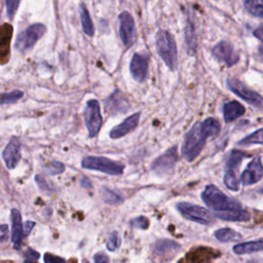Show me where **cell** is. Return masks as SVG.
<instances>
[{
	"label": "cell",
	"instance_id": "1",
	"mask_svg": "<svg viewBox=\"0 0 263 263\" xmlns=\"http://www.w3.org/2000/svg\"><path fill=\"white\" fill-rule=\"evenodd\" d=\"M221 124L218 119L208 117L203 121H196L185 136L182 145V156L192 162L202 151L206 140L210 137H215L220 133Z\"/></svg>",
	"mask_w": 263,
	"mask_h": 263
},
{
	"label": "cell",
	"instance_id": "2",
	"mask_svg": "<svg viewBox=\"0 0 263 263\" xmlns=\"http://www.w3.org/2000/svg\"><path fill=\"white\" fill-rule=\"evenodd\" d=\"M201 199L205 205L213 210L215 213L242 209L241 203L237 199L228 196L220 188L213 184L205 186V188L202 190Z\"/></svg>",
	"mask_w": 263,
	"mask_h": 263
},
{
	"label": "cell",
	"instance_id": "3",
	"mask_svg": "<svg viewBox=\"0 0 263 263\" xmlns=\"http://www.w3.org/2000/svg\"><path fill=\"white\" fill-rule=\"evenodd\" d=\"M155 45L159 57L168 69L172 71L177 70L178 50L174 36L165 30H158L155 36Z\"/></svg>",
	"mask_w": 263,
	"mask_h": 263
},
{
	"label": "cell",
	"instance_id": "4",
	"mask_svg": "<svg viewBox=\"0 0 263 263\" xmlns=\"http://www.w3.org/2000/svg\"><path fill=\"white\" fill-rule=\"evenodd\" d=\"M178 212L187 220L201 224L212 225L216 222V216L208 209L187 201H180L176 204Z\"/></svg>",
	"mask_w": 263,
	"mask_h": 263
},
{
	"label": "cell",
	"instance_id": "5",
	"mask_svg": "<svg viewBox=\"0 0 263 263\" xmlns=\"http://www.w3.org/2000/svg\"><path fill=\"white\" fill-rule=\"evenodd\" d=\"M249 154H247L243 151L233 149L226 161L225 165V172L223 177V183L226 186L227 189L231 191H238L239 190V180L237 178V171L239 165L241 164V161L243 158L248 157Z\"/></svg>",
	"mask_w": 263,
	"mask_h": 263
},
{
	"label": "cell",
	"instance_id": "6",
	"mask_svg": "<svg viewBox=\"0 0 263 263\" xmlns=\"http://www.w3.org/2000/svg\"><path fill=\"white\" fill-rule=\"evenodd\" d=\"M82 166L86 170L99 171L111 176H118L123 173L124 165L104 156H86L82 159Z\"/></svg>",
	"mask_w": 263,
	"mask_h": 263
},
{
	"label": "cell",
	"instance_id": "7",
	"mask_svg": "<svg viewBox=\"0 0 263 263\" xmlns=\"http://www.w3.org/2000/svg\"><path fill=\"white\" fill-rule=\"evenodd\" d=\"M46 27L40 23L29 26L26 30L17 35L14 47L23 52L31 49L36 44V42L44 35Z\"/></svg>",
	"mask_w": 263,
	"mask_h": 263
},
{
	"label": "cell",
	"instance_id": "8",
	"mask_svg": "<svg viewBox=\"0 0 263 263\" xmlns=\"http://www.w3.org/2000/svg\"><path fill=\"white\" fill-rule=\"evenodd\" d=\"M227 86L233 93H235L241 100L246 101L247 103H249L250 105H252L256 108L263 109V98H262V96L259 95L257 91L248 87L239 79L228 78L227 79Z\"/></svg>",
	"mask_w": 263,
	"mask_h": 263
},
{
	"label": "cell",
	"instance_id": "9",
	"mask_svg": "<svg viewBox=\"0 0 263 263\" xmlns=\"http://www.w3.org/2000/svg\"><path fill=\"white\" fill-rule=\"evenodd\" d=\"M178 158V147L173 146L153 161L151 170L157 176H166L171 174L175 168Z\"/></svg>",
	"mask_w": 263,
	"mask_h": 263
},
{
	"label": "cell",
	"instance_id": "10",
	"mask_svg": "<svg viewBox=\"0 0 263 263\" xmlns=\"http://www.w3.org/2000/svg\"><path fill=\"white\" fill-rule=\"evenodd\" d=\"M84 121L87 127L88 136L96 137L102 126L103 118L100 109V103L97 100H89L84 109Z\"/></svg>",
	"mask_w": 263,
	"mask_h": 263
},
{
	"label": "cell",
	"instance_id": "11",
	"mask_svg": "<svg viewBox=\"0 0 263 263\" xmlns=\"http://www.w3.org/2000/svg\"><path fill=\"white\" fill-rule=\"evenodd\" d=\"M180 249L181 246L172 239H158L152 247V258L155 263H164L173 259Z\"/></svg>",
	"mask_w": 263,
	"mask_h": 263
},
{
	"label": "cell",
	"instance_id": "12",
	"mask_svg": "<svg viewBox=\"0 0 263 263\" xmlns=\"http://www.w3.org/2000/svg\"><path fill=\"white\" fill-rule=\"evenodd\" d=\"M212 55L219 63H223L227 67H232L239 61V54L235 51L233 45L226 40L219 41L212 48Z\"/></svg>",
	"mask_w": 263,
	"mask_h": 263
},
{
	"label": "cell",
	"instance_id": "13",
	"mask_svg": "<svg viewBox=\"0 0 263 263\" xmlns=\"http://www.w3.org/2000/svg\"><path fill=\"white\" fill-rule=\"evenodd\" d=\"M119 21V36L125 46L133 44L136 38V26L132 14L127 11H122L118 15Z\"/></svg>",
	"mask_w": 263,
	"mask_h": 263
},
{
	"label": "cell",
	"instance_id": "14",
	"mask_svg": "<svg viewBox=\"0 0 263 263\" xmlns=\"http://www.w3.org/2000/svg\"><path fill=\"white\" fill-rule=\"evenodd\" d=\"M148 69L149 57L146 53H134L129 64V71L133 78L138 82L145 81L148 76Z\"/></svg>",
	"mask_w": 263,
	"mask_h": 263
},
{
	"label": "cell",
	"instance_id": "15",
	"mask_svg": "<svg viewBox=\"0 0 263 263\" xmlns=\"http://www.w3.org/2000/svg\"><path fill=\"white\" fill-rule=\"evenodd\" d=\"M263 177V164L260 156L254 157L247 165L241 174V183L245 186H250L258 183Z\"/></svg>",
	"mask_w": 263,
	"mask_h": 263
},
{
	"label": "cell",
	"instance_id": "16",
	"mask_svg": "<svg viewBox=\"0 0 263 263\" xmlns=\"http://www.w3.org/2000/svg\"><path fill=\"white\" fill-rule=\"evenodd\" d=\"M2 157L6 167L9 170L14 168L18 164L22 154H21V143L16 137H12L10 139L9 143L6 145V147L3 150Z\"/></svg>",
	"mask_w": 263,
	"mask_h": 263
},
{
	"label": "cell",
	"instance_id": "17",
	"mask_svg": "<svg viewBox=\"0 0 263 263\" xmlns=\"http://www.w3.org/2000/svg\"><path fill=\"white\" fill-rule=\"evenodd\" d=\"M140 116L141 113H134L130 116H128L127 118H125L120 124L116 125L115 127H113L109 134L111 139H119L124 137L125 135L129 134L130 132H133L134 129H136V127L139 124L140 121Z\"/></svg>",
	"mask_w": 263,
	"mask_h": 263
},
{
	"label": "cell",
	"instance_id": "18",
	"mask_svg": "<svg viewBox=\"0 0 263 263\" xmlns=\"http://www.w3.org/2000/svg\"><path fill=\"white\" fill-rule=\"evenodd\" d=\"M128 108V102L119 90L114 91L105 102V110L111 114L124 113Z\"/></svg>",
	"mask_w": 263,
	"mask_h": 263
},
{
	"label": "cell",
	"instance_id": "19",
	"mask_svg": "<svg viewBox=\"0 0 263 263\" xmlns=\"http://www.w3.org/2000/svg\"><path fill=\"white\" fill-rule=\"evenodd\" d=\"M11 218V240L13 242L14 249L20 250L22 246V241L24 238V227L22 223V216L18 210L12 209L10 212Z\"/></svg>",
	"mask_w": 263,
	"mask_h": 263
},
{
	"label": "cell",
	"instance_id": "20",
	"mask_svg": "<svg viewBox=\"0 0 263 263\" xmlns=\"http://www.w3.org/2000/svg\"><path fill=\"white\" fill-rule=\"evenodd\" d=\"M185 43L187 47V53L190 57L195 55L197 51V37L195 26L191 15L187 16V22L185 26Z\"/></svg>",
	"mask_w": 263,
	"mask_h": 263
},
{
	"label": "cell",
	"instance_id": "21",
	"mask_svg": "<svg viewBox=\"0 0 263 263\" xmlns=\"http://www.w3.org/2000/svg\"><path fill=\"white\" fill-rule=\"evenodd\" d=\"M246 112V108L237 101L227 102L223 106V116L225 122H231L241 117Z\"/></svg>",
	"mask_w": 263,
	"mask_h": 263
},
{
	"label": "cell",
	"instance_id": "22",
	"mask_svg": "<svg viewBox=\"0 0 263 263\" xmlns=\"http://www.w3.org/2000/svg\"><path fill=\"white\" fill-rule=\"evenodd\" d=\"M232 250L233 253L236 255H246L263 251V238L237 243L233 246Z\"/></svg>",
	"mask_w": 263,
	"mask_h": 263
},
{
	"label": "cell",
	"instance_id": "23",
	"mask_svg": "<svg viewBox=\"0 0 263 263\" xmlns=\"http://www.w3.org/2000/svg\"><path fill=\"white\" fill-rule=\"evenodd\" d=\"M215 216L223 221H229V222H247L251 219L250 212L243 209L216 213Z\"/></svg>",
	"mask_w": 263,
	"mask_h": 263
},
{
	"label": "cell",
	"instance_id": "24",
	"mask_svg": "<svg viewBox=\"0 0 263 263\" xmlns=\"http://www.w3.org/2000/svg\"><path fill=\"white\" fill-rule=\"evenodd\" d=\"M79 15H80V21H81L82 30H83L84 34H86L87 36H90V37L93 36L95 27H93L92 21L90 18L89 12L83 3H81L79 5Z\"/></svg>",
	"mask_w": 263,
	"mask_h": 263
},
{
	"label": "cell",
	"instance_id": "25",
	"mask_svg": "<svg viewBox=\"0 0 263 263\" xmlns=\"http://www.w3.org/2000/svg\"><path fill=\"white\" fill-rule=\"evenodd\" d=\"M214 236L221 242L238 241L241 239V234L231 228H220L214 232Z\"/></svg>",
	"mask_w": 263,
	"mask_h": 263
},
{
	"label": "cell",
	"instance_id": "26",
	"mask_svg": "<svg viewBox=\"0 0 263 263\" xmlns=\"http://www.w3.org/2000/svg\"><path fill=\"white\" fill-rule=\"evenodd\" d=\"M243 7L251 15L263 18V0H243Z\"/></svg>",
	"mask_w": 263,
	"mask_h": 263
},
{
	"label": "cell",
	"instance_id": "27",
	"mask_svg": "<svg viewBox=\"0 0 263 263\" xmlns=\"http://www.w3.org/2000/svg\"><path fill=\"white\" fill-rule=\"evenodd\" d=\"M239 146H249V145H263V127L253 132L247 137L242 138L237 143Z\"/></svg>",
	"mask_w": 263,
	"mask_h": 263
},
{
	"label": "cell",
	"instance_id": "28",
	"mask_svg": "<svg viewBox=\"0 0 263 263\" xmlns=\"http://www.w3.org/2000/svg\"><path fill=\"white\" fill-rule=\"evenodd\" d=\"M23 97H24V92L18 89H15V90H12L9 92H2V93H0V104L15 103Z\"/></svg>",
	"mask_w": 263,
	"mask_h": 263
},
{
	"label": "cell",
	"instance_id": "29",
	"mask_svg": "<svg viewBox=\"0 0 263 263\" xmlns=\"http://www.w3.org/2000/svg\"><path fill=\"white\" fill-rule=\"evenodd\" d=\"M102 192H103V198L106 203L118 204L122 201V198L117 193H115L114 191H112L108 188H103Z\"/></svg>",
	"mask_w": 263,
	"mask_h": 263
},
{
	"label": "cell",
	"instance_id": "30",
	"mask_svg": "<svg viewBox=\"0 0 263 263\" xmlns=\"http://www.w3.org/2000/svg\"><path fill=\"white\" fill-rule=\"evenodd\" d=\"M119 246H120V237L116 231H113L107 240V249L111 252H114L116 249H118Z\"/></svg>",
	"mask_w": 263,
	"mask_h": 263
},
{
	"label": "cell",
	"instance_id": "31",
	"mask_svg": "<svg viewBox=\"0 0 263 263\" xmlns=\"http://www.w3.org/2000/svg\"><path fill=\"white\" fill-rule=\"evenodd\" d=\"M65 171V165L57 160H53L49 163V165L46 167V172L48 175H58Z\"/></svg>",
	"mask_w": 263,
	"mask_h": 263
},
{
	"label": "cell",
	"instance_id": "32",
	"mask_svg": "<svg viewBox=\"0 0 263 263\" xmlns=\"http://www.w3.org/2000/svg\"><path fill=\"white\" fill-rule=\"evenodd\" d=\"M130 224L133 227L135 228H139V229H147L149 227V220L147 217L145 216H140L137 218H134L130 221Z\"/></svg>",
	"mask_w": 263,
	"mask_h": 263
},
{
	"label": "cell",
	"instance_id": "33",
	"mask_svg": "<svg viewBox=\"0 0 263 263\" xmlns=\"http://www.w3.org/2000/svg\"><path fill=\"white\" fill-rule=\"evenodd\" d=\"M20 1L21 0H5L6 12H7V15L9 18H11L14 15L16 9L18 8Z\"/></svg>",
	"mask_w": 263,
	"mask_h": 263
},
{
	"label": "cell",
	"instance_id": "34",
	"mask_svg": "<svg viewBox=\"0 0 263 263\" xmlns=\"http://www.w3.org/2000/svg\"><path fill=\"white\" fill-rule=\"evenodd\" d=\"M44 263H66L65 259L50 253H45L44 255Z\"/></svg>",
	"mask_w": 263,
	"mask_h": 263
},
{
	"label": "cell",
	"instance_id": "35",
	"mask_svg": "<svg viewBox=\"0 0 263 263\" xmlns=\"http://www.w3.org/2000/svg\"><path fill=\"white\" fill-rule=\"evenodd\" d=\"M93 261H95V263H109V258L105 253L99 252V253L95 254Z\"/></svg>",
	"mask_w": 263,
	"mask_h": 263
},
{
	"label": "cell",
	"instance_id": "36",
	"mask_svg": "<svg viewBox=\"0 0 263 263\" xmlns=\"http://www.w3.org/2000/svg\"><path fill=\"white\" fill-rule=\"evenodd\" d=\"M35 180H36L37 184L39 185V187H40L41 189H44V190H49V189H50V187L48 186L46 180H45L42 176L36 175V176H35Z\"/></svg>",
	"mask_w": 263,
	"mask_h": 263
},
{
	"label": "cell",
	"instance_id": "37",
	"mask_svg": "<svg viewBox=\"0 0 263 263\" xmlns=\"http://www.w3.org/2000/svg\"><path fill=\"white\" fill-rule=\"evenodd\" d=\"M8 237V226L6 224H0V242L6 241Z\"/></svg>",
	"mask_w": 263,
	"mask_h": 263
},
{
	"label": "cell",
	"instance_id": "38",
	"mask_svg": "<svg viewBox=\"0 0 263 263\" xmlns=\"http://www.w3.org/2000/svg\"><path fill=\"white\" fill-rule=\"evenodd\" d=\"M40 257L39 253H37L36 251H34L33 249H28L26 252H25V258L26 259H30V260H38V258Z\"/></svg>",
	"mask_w": 263,
	"mask_h": 263
},
{
	"label": "cell",
	"instance_id": "39",
	"mask_svg": "<svg viewBox=\"0 0 263 263\" xmlns=\"http://www.w3.org/2000/svg\"><path fill=\"white\" fill-rule=\"evenodd\" d=\"M34 226H35V222H33V221H26L24 223V225H23V227H24V235L30 234L32 229L34 228Z\"/></svg>",
	"mask_w": 263,
	"mask_h": 263
},
{
	"label": "cell",
	"instance_id": "40",
	"mask_svg": "<svg viewBox=\"0 0 263 263\" xmlns=\"http://www.w3.org/2000/svg\"><path fill=\"white\" fill-rule=\"evenodd\" d=\"M253 35L259 39L260 41L263 42V25L259 26L258 28H256L254 31H253Z\"/></svg>",
	"mask_w": 263,
	"mask_h": 263
},
{
	"label": "cell",
	"instance_id": "41",
	"mask_svg": "<svg viewBox=\"0 0 263 263\" xmlns=\"http://www.w3.org/2000/svg\"><path fill=\"white\" fill-rule=\"evenodd\" d=\"M81 186L82 187H85V188H91V183L90 181L87 179V178H82L81 180Z\"/></svg>",
	"mask_w": 263,
	"mask_h": 263
},
{
	"label": "cell",
	"instance_id": "42",
	"mask_svg": "<svg viewBox=\"0 0 263 263\" xmlns=\"http://www.w3.org/2000/svg\"><path fill=\"white\" fill-rule=\"evenodd\" d=\"M24 263H37L36 260H30V259H26Z\"/></svg>",
	"mask_w": 263,
	"mask_h": 263
},
{
	"label": "cell",
	"instance_id": "43",
	"mask_svg": "<svg viewBox=\"0 0 263 263\" xmlns=\"http://www.w3.org/2000/svg\"><path fill=\"white\" fill-rule=\"evenodd\" d=\"M84 263H89V262H84Z\"/></svg>",
	"mask_w": 263,
	"mask_h": 263
},
{
	"label": "cell",
	"instance_id": "44",
	"mask_svg": "<svg viewBox=\"0 0 263 263\" xmlns=\"http://www.w3.org/2000/svg\"><path fill=\"white\" fill-rule=\"evenodd\" d=\"M262 191H263V190H262Z\"/></svg>",
	"mask_w": 263,
	"mask_h": 263
}]
</instances>
